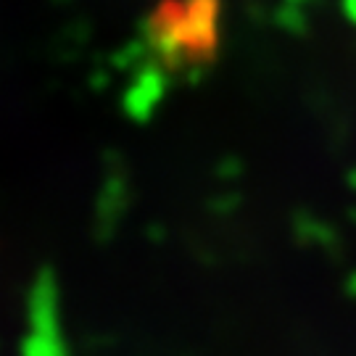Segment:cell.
<instances>
[{"instance_id":"6da1fadb","label":"cell","mask_w":356,"mask_h":356,"mask_svg":"<svg viewBox=\"0 0 356 356\" xmlns=\"http://www.w3.org/2000/svg\"><path fill=\"white\" fill-rule=\"evenodd\" d=\"M145 42L166 74L201 72L222 45V0H159L145 19Z\"/></svg>"}]
</instances>
